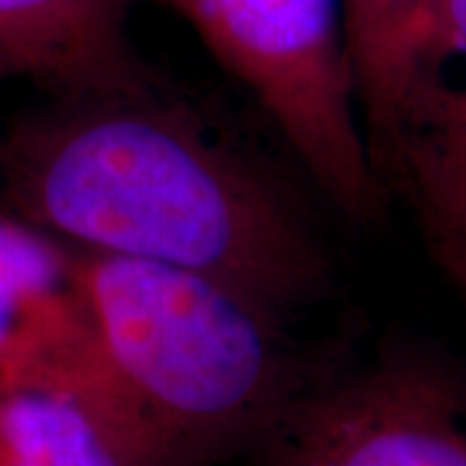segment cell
<instances>
[{
	"instance_id": "cell-1",
	"label": "cell",
	"mask_w": 466,
	"mask_h": 466,
	"mask_svg": "<svg viewBox=\"0 0 466 466\" xmlns=\"http://www.w3.org/2000/svg\"><path fill=\"white\" fill-rule=\"evenodd\" d=\"M5 182L70 247L198 272L278 319L327 280L296 200L148 76L60 96L8 146Z\"/></svg>"
},
{
	"instance_id": "cell-2",
	"label": "cell",
	"mask_w": 466,
	"mask_h": 466,
	"mask_svg": "<svg viewBox=\"0 0 466 466\" xmlns=\"http://www.w3.org/2000/svg\"><path fill=\"white\" fill-rule=\"evenodd\" d=\"M94 401L143 466H210L269 435L303 394L280 319L179 267L78 249Z\"/></svg>"
},
{
	"instance_id": "cell-3",
	"label": "cell",
	"mask_w": 466,
	"mask_h": 466,
	"mask_svg": "<svg viewBox=\"0 0 466 466\" xmlns=\"http://www.w3.org/2000/svg\"><path fill=\"white\" fill-rule=\"evenodd\" d=\"M247 86L309 177L352 218L383 198L350 57L345 0H167Z\"/></svg>"
},
{
	"instance_id": "cell-4",
	"label": "cell",
	"mask_w": 466,
	"mask_h": 466,
	"mask_svg": "<svg viewBox=\"0 0 466 466\" xmlns=\"http://www.w3.org/2000/svg\"><path fill=\"white\" fill-rule=\"evenodd\" d=\"M269 441L272 466H466V376L386 358L303 391Z\"/></svg>"
},
{
	"instance_id": "cell-5",
	"label": "cell",
	"mask_w": 466,
	"mask_h": 466,
	"mask_svg": "<svg viewBox=\"0 0 466 466\" xmlns=\"http://www.w3.org/2000/svg\"><path fill=\"white\" fill-rule=\"evenodd\" d=\"M370 156L466 300V0L431 3Z\"/></svg>"
},
{
	"instance_id": "cell-6",
	"label": "cell",
	"mask_w": 466,
	"mask_h": 466,
	"mask_svg": "<svg viewBox=\"0 0 466 466\" xmlns=\"http://www.w3.org/2000/svg\"><path fill=\"white\" fill-rule=\"evenodd\" d=\"M0 379L94 397L96 348L78 249L0 213Z\"/></svg>"
},
{
	"instance_id": "cell-7",
	"label": "cell",
	"mask_w": 466,
	"mask_h": 466,
	"mask_svg": "<svg viewBox=\"0 0 466 466\" xmlns=\"http://www.w3.org/2000/svg\"><path fill=\"white\" fill-rule=\"evenodd\" d=\"M130 0H0V73L57 96L146 76L127 45Z\"/></svg>"
},
{
	"instance_id": "cell-8",
	"label": "cell",
	"mask_w": 466,
	"mask_h": 466,
	"mask_svg": "<svg viewBox=\"0 0 466 466\" xmlns=\"http://www.w3.org/2000/svg\"><path fill=\"white\" fill-rule=\"evenodd\" d=\"M0 466H143L130 441L84 391L0 379Z\"/></svg>"
},
{
	"instance_id": "cell-9",
	"label": "cell",
	"mask_w": 466,
	"mask_h": 466,
	"mask_svg": "<svg viewBox=\"0 0 466 466\" xmlns=\"http://www.w3.org/2000/svg\"><path fill=\"white\" fill-rule=\"evenodd\" d=\"M433 0H345L348 42L368 146L381 130Z\"/></svg>"
}]
</instances>
